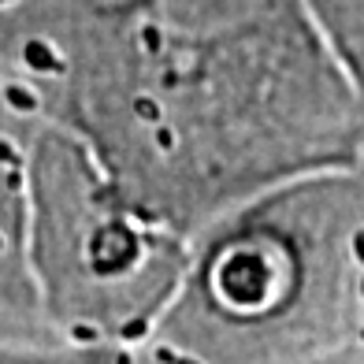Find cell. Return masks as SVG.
Listing matches in <instances>:
<instances>
[{"instance_id": "obj_1", "label": "cell", "mask_w": 364, "mask_h": 364, "mask_svg": "<svg viewBox=\"0 0 364 364\" xmlns=\"http://www.w3.org/2000/svg\"><path fill=\"white\" fill-rule=\"evenodd\" d=\"M23 60L30 63V68H38V71H63V60L53 56V48H48L45 41H26L23 45Z\"/></svg>"}, {"instance_id": "obj_2", "label": "cell", "mask_w": 364, "mask_h": 364, "mask_svg": "<svg viewBox=\"0 0 364 364\" xmlns=\"http://www.w3.org/2000/svg\"><path fill=\"white\" fill-rule=\"evenodd\" d=\"M4 97H8V105L19 108V112H34V108H38V97L30 93V90H23V86H8Z\"/></svg>"}, {"instance_id": "obj_3", "label": "cell", "mask_w": 364, "mask_h": 364, "mask_svg": "<svg viewBox=\"0 0 364 364\" xmlns=\"http://www.w3.org/2000/svg\"><path fill=\"white\" fill-rule=\"evenodd\" d=\"M138 115H141V119H149V123H160V105L156 101H149V97H138Z\"/></svg>"}, {"instance_id": "obj_4", "label": "cell", "mask_w": 364, "mask_h": 364, "mask_svg": "<svg viewBox=\"0 0 364 364\" xmlns=\"http://www.w3.org/2000/svg\"><path fill=\"white\" fill-rule=\"evenodd\" d=\"M0 160H4V164H19V156H15L11 145H4V141H0Z\"/></svg>"}, {"instance_id": "obj_5", "label": "cell", "mask_w": 364, "mask_h": 364, "mask_svg": "<svg viewBox=\"0 0 364 364\" xmlns=\"http://www.w3.org/2000/svg\"><path fill=\"white\" fill-rule=\"evenodd\" d=\"M156 141H160V149H171V145H175L171 130H156Z\"/></svg>"}, {"instance_id": "obj_6", "label": "cell", "mask_w": 364, "mask_h": 364, "mask_svg": "<svg viewBox=\"0 0 364 364\" xmlns=\"http://www.w3.org/2000/svg\"><path fill=\"white\" fill-rule=\"evenodd\" d=\"M75 338H93V327H75Z\"/></svg>"}, {"instance_id": "obj_7", "label": "cell", "mask_w": 364, "mask_h": 364, "mask_svg": "<svg viewBox=\"0 0 364 364\" xmlns=\"http://www.w3.org/2000/svg\"><path fill=\"white\" fill-rule=\"evenodd\" d=\"M0 245H4V238H0Z\"/></svg>"}]
</instances>
